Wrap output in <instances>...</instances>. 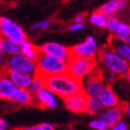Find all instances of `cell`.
Listing matches in <instances>:
<instances>
[{
	"label": "cell",
	"mask_w": 130,
	"mask_h": 130,
	"mask_svg": "<svg viewBox=\"0 0 130 130\" xmlns=\"http://www.w3.org/2000/svg\"><path fill=\"white\" fill-rule=\"evenodd\" d=\"M43 78L45 87L62 99L83 92L82 81L75 78L68 73Z\"/></svg>",
	"instance_id": "6da1fadb"
},
{
	"label": "cell",
	"mask_w": 130,
	"mask_h": 130,
	"mask_svg": "<svg viewBox=\"0 0 130 130\" xmlns=\"http://www.w3.org/2000/svg\"><path fill=\"white\" fill-rule=\"evenodd\" d=\"M96 61L100 69L112 71L119 76H126L130 68V64L116 54L109 46H103L98 51Z\"/></svg>",
	"instance_id": "7a4b0ae2"
},
{
	"label": "cell",
	"mask_w": 130,
	"mask_h": 130,
	"mask_svg": "<svg viewBox=\"0 0 130 130\" xmlns=\"http://www.w3.org/2000/svg\"><path fill=\"white\" fill-rule=\"evenodd\" d=\"M37 73L36 75L46 76L66 74L68 72V61L47 55L40 54L37 59Z\"/></svg>",
	"instance_id": "3957f363"
},
{
	"label": "cell",
	"mask_w": 130,
	"mask_h": 130,
	"mask_svg": "<svg viewBox=\"0 0 130 130\" xmlns=\"http://www.w3.org/2000/svg\"><path fill=\"white\" fill-rule=\"evenodd\" d=\"M98 67V65L96 60H91V59L72 56L68 60L67 73L78 80L82 81Z\"/></svg>",
	"instance_id": "277c9868"
},
{
	"label": "cell",
	"mask_w": 130,
	"mask_h": 130,
	"mask_svg": "<svg viewBox=\"0 0 130 130\" xmlns=\"http://www.w3.org/2000/svg\"><path fill=\"white\" fill-rule=\"evenodd\" d=\"M5 69L7 71H19L22 73L35 76L37 73V66L36 61L27 58L22 54L7 57Z\"/></svg>",
	"instance_id": "5b68a950"
},
{
	"label": "cell",
	"mask_w": 130,
	"mask_h": 130,
	"mask_svg": "<svg viewBox=\"0 0 130 130\" xmlns=\"http://www.w3.org/2000/svg\"><path fill=\"white\" fill-rule=\"evenodd\" d=\"M0 30L1 37L11 39L18 44H21L26 39L24 28L7 17H0Z\"/></svg>",
	"instance_id": "8992f818"
},
{
	"label": "cell",
	"mask_w": 130,
	"mask_h": 130,
	"mask_svg": "<svg viewBox=\"0 0 130 130\" xmlns=\"http://www.w3.org/2000/svg\"><path fill=\"white\" fill-rule=\"evenodd\" d=\"M104 77H103L102 71L99 67L94 70L91 74L87 76L82 80V89L88 98L98 96L101 89L106 85Z\"/></svg>",
	"instance_id": "52a82bcc"
},
{
	"label": "cell",
	"mask_w": 130,
	"mask_h": 130,
	"mask_svg": "<svg viewBox=\"0 0 130 130\" xmlns=\"http://www.w3.org/2000/svg\"><path fill=\"white\" fill-rule=\"evenodd\" d=\"M71 55L83 58L96 60L98 54V46L96 40L93 36H88L84 41L77 44L73 47H70Z\"/></svg>",
	"instance_id": "ba28073f"
},
{
	"label": "cell",
	"mask_w": 130,
	"mask_h": 130,
	"mask_svg": "<svg viewBox=\"0 0 130 130\" xmlns=\"http://www.w3.org/2000/svg\"><path fill=\"white\" fill-rule=\"evenodd\" d=\"M39 51L41 54L47 55V56H51L67 61L72 56L71 50L69 47H67L62 44L53 41L43 44L42 46H39Z\"/></svg>",
	"instance_id": "9c48e42d"
},
{
	"label": "cell",
	"mask_w": 130,
	"mask_h": 130,
	"mask_svg": "<svg viewBox=\"0 0 130 130\" xmlns=\"http://www.w3.org/2000/svg\"><path fill=\"white\" fill-rule=\"evenodd\" d=\"M125 114V104L122 103L121 105L111 108H105L100 112L96 117L101 121H103L107 127L111 128L116 124L121 121L122 117Z\"/></svg>",
	"instance_id": "30bf717a"
},
{
	"label": "cell",
	"mask_w": 130,
	"mask_h": 130,
	"mask_svg": "<svg viewBox=\"0 0 130 130\" xmlns=\"http://www.w3.org/2000/svg\"><path fill=\"white\" fill-rule=\"evenodd\" d=\"M87 99L88 96L84 92H81L64 99V104L66 108L69 111L76 114H80L87 112Z\"/></svg>",
	"instance_id": "8fae6325"
},
{
	"label": "cell",
	"mask_w": 130,
	"mask_h": 130,
	"mask_svg": "<svg viewBox=\"0 0 130 130\" xmlns=\"http://www.w3.org/2000/svg\"><path fill=\"white\" fill-rule=\"evenodd\" d=\"M18 89V87L10 79L7 70H1L0 71V99L11 101Z\"/></svg>",
	"instance_id": "7c38bea8"
},
{
	"label": "cell",
	"mask_w": 130,
	"mask_h": 130,
	"mask_svg": "<svg viewBox=\"0 0 130 130\" xmlns=\"http://www.w3.org/2000/svg\"><path fill=\"white\" fill-rule=\"evenodd\" d=\"M98 98L104 108H111L122 104L110 84L105 85V87L98 95Z\"/></svg>",
	"instance_id": "4fadbf2b"
},
{
	"label": "cell",
	"mask_w": 130,
	"mask_h": 130,
	"mask_svg": "<svg viewBox=\"0 0 130 130\" xmlns=\"http://www.w3.org/2000/svg\"><path fill=\"white\" fill-rule=\"evenodd\" d=\"M56 96L52 91L46 87L40 91L37 95H35V103L34 105L42 108L56 109L57 107V99Z\"/></svg>",
	"instance_id": "5bb4252c"
},
{
	"label": "cell",
	"mask_w": 130,
	"mask_h": 130,
	"mask_svg": "<svg viewBox=\"0 0 130 130\" xmlns=\"http://www.w3.org/2000/svg\"><path fill=\"white\" fill-rule=\"evenodd\" d=\"M107 46H110L113 51L117 55H118L121 58L130 64V44L122 42L117 37L110 36Z\"/></svg>",
	"instance_id": "9a60e30c"
},
{
	"label": "cell",
	"mask_w": 130,
	"mask_h": 130,
	"mask_svg": "<svg viewBox=\"0 0 130 130\" xmlns=\"http://www.w3.org/2000/svg\"><path fill=\"white\" fill-rule=\"evenodd\" d=\"M7 73H8L10 79L18 87V88L28 89L33 80V77H34V76L26 74V73H22L19 71H14V70L13 71H7Z\"/></svg>",
	"instance_id": "2e32d148"
},
{
	"label": "cell",
	"mask_w": 130,
	"mask_h": 130,
	"mask_svg": "<svg viewBox=\"0 0 130 130\" xmlns=\"http://www.w3.org/2000/svg\"><path fill=\"white\" fill-rule=\"evenodd\" d=\"M106 28L111 33L113 37H117L118 35L127 30L128 28H130V25L124 23L123 21L113 15L107 18Z\"/></svg>",
	"instance_id": "e0dca14e"
},
{
	"label": "cell",
	"mask_w": 130,
	"mask_h": 130,
	"mask_svg": "<svg viewBox=\"0 0 130 130\" xmlns=\"http://www.w3.org/2000/svg\"><path fill=\"white\" fill-rule=\"evenodd\" d=\"M0 53L4 56H15L20 54V44L8 39L7 37H0Z\"/></svg>",
	"instance_id": "ac0fdd59"
},
{
	"label": "cell",
	"mask_w": 130,
	"mask_h": 130,
	"mask_svg": "<svg viewBox=\"0 0 130 130\" xmlns=\"http://www.w3.org/2000/svg\"><path fill=\"white\" fill-rule=\"evenodd\" d=\"M11 101L15 104L23 105V106H29L34 105L35 103V96L29 92L28 89L18 88L12 98Z\"/></svg>",
	"instance_id": "d6986e66"
},
{
	"label": "cell",
	"mask_w": 130,
	"mask_h": 130,
	"mask_svg": "<svg viewBox=\"0 0 130 130\" xmlns=\"http://www.w3.org/2000/svg\"><path fill=\"white\" fill-rule=\"evenodd\" d=\"M20 54L31 60L37 61L41 53L39 51V46H35L31 41L26 39L25 41L20 44Z\"/></svg>",
	"instance_id": "ffe728a7"
},
{
	"label": "cell",
	"mask_w": 130,
	"mask_h": 130,
	"mask_svg": "<svg viewBox=\"0 0 130 130\" xmlns=\"http://www.w3.org/2000/svg\"><path fill=\"white\" fill-rule=\"evenodd\" d=\"M103 109H104V106H102V104L99 101L98 96L88 98V99H87V112L88 113L89 115L98 116L100 112H102Z\"/></svg>",
	"instance_id": "44dd1931"
},
{
	"label": "cell",
	"mask_w": 130,
	"mask_h": 130,
	"mask_svg": "<svg viewBox=\"0 0 130 130\" xmlns=\"http://www.w3.org/2000/svg\"><path fill=\"white\" fill-rule=\"evenodd\" d=\"M107 17L103 13H101L99 10L95 11L90 15L89 18V22L92 25L98 28H106V22H107Z\"/></svg>",
	"instance_id": "7402d4cb"
},
{
	"label": "cell",
	"mask_w": 130,
	"mask_h": 130,
	"mask_svg": "<svg viewBox=\"0 0 130 130\" xmlns=\"http://www.w3.org/2000/svg\"><path fill=\"white\" fill-rule=\"evenodd\" d=\"M45 81L42 76H38V75H35L33 77V80L31 82L30 86L28 87V90L34 96L37 95L40 91H42L45 88Z\"/></svg>",
	"instance_id": "603a6c76"
},
{
	"label": "cell",
	"mask_w": 130,
	"mask_h": 130,
	"mask_svg": "<svg viewBox=\"0 0 130 130\" xmlns=\"http://www.w3.org/2000/svg\"><path fill=\"white\" fill-rule=\"evenodd\" d=\"M117 2L118 0H109L106 3L103 4L101 7H99L98 10L103 13L105 15H106L107 18H110L115 15L116 9H117Z\"/></svg>",
	"instance_id": "cb8c5ba5"
},
{
	"label": "cell",
	"mask_w": 130,
	"mask_h": 130,
	"mask_svg": "<svg viewBox=\"0 0 130 130\" xmlns=\"http://www.w3.org/2000/svg\"><path fill=\"white\" fill-rule=\"evenodd\" d=\"M101 71H102L103 77H104L106 84H110V83L114 82V81H116L117 79H118V78L120 77L118 75H117L116 73H114V72H112V71L102 70V69H101Z\"/></svg>",
	"instance_id": "d4e9b609"
},
{
	"label": "cell",
	"mask_w": 130,
	"mask_h": 130,
	"mask_svg": "<svg viewBox=\"0 0 130 130\" xmlns=\"http://www.w3.org/2000/svg\"><path fill=\"white\" fill-rule=\"evenodd\" d=\"M89 126L94 130H104L107 127V126H106V124L103 121H101L100 119H98V117L90 121Z\"/></svg>",
	"instance_id": "484cf974"
},
{
	"label": "cell",
	"mask_w": 130,
	"mask_h": 130,
	"mask_svg": "<svg viewBox=\"0 0 130 130\" xmlns=\"http://www.w3.org/2000/svg\"><path fill=\"white\" fill-rule=\"evenodd\" d=\"M50 26V21L47 19L40 20L32 26L33 30H46Z\"/></svg>",
	"instance_id": "4316f807"
},
{
	"label": "cell",
	"mask_w": 130,
	"mask_h": 130,
	"mask_svg": "<svg viewBox=\"0 0 130 130\" xmlns=\"http://www.w3.org/2000/svg\"><path fill=\"white\" fill-rule=\"evenodd\" d=\"M84 26H85L84 23H76V22H74V23H72L71 25L68 26L67 30L76 32V31H80L81 29H83Z\"/></svg>",
	"instance_id": "83f0119b"
},
{
	"label": "cell",
	"mask_w": 130,
	"mask_h": 130,
	"mask_svg": "<svg viewBox=\"0 0 130 130\" xmlns=\"http://www.w3.org/2000/svg\"><path fill=\"white\" fill-rule=\"evenodd\" d=\"M126 3H127V0H118L117 6V9H116L115 15H118L126 8Z\"/></svg>",
	"instance_id": "f1b7e54d"
},
{
	"label": "cell",
	"mask_w": 130,
	"mask_h": 130,
	"mask_svg": "<svg viewBox=\"0 0 130 130\" xmlns=\"http://www.w3.org/2000/svg\"><path fill=\"white\" fill-rule=\"evenodd\" d=\"M111 130H128V126L126 122L121 120L117 124H116L114 126H112Z\"/></svg>",
	"instance_id": "f546056e"
},
{
	"label": "cell",
	"mask_w": 130,
	"mask_h": 130,
	"mask_svg": "<svg viewBox=\"0 0 130 130\" xmlns=\"http://www.w3.org/2000/svg\"><path fill=\"white\" fill-rule=\"evenodd\" d=\"M41 130H56L55 126L50 123H43L40 125Z\"/></svg>",
	"instance_id": "4dcf8cb0"
},
{
	"label": "cell",
	"mask_w": 130,
	"mask_h": 130,
	"mask_svg": "<svg viewBox=\"0 0 130 130\" xmlns=\"http://www.w3.org/2000/svg\"><path fill=\"white\" fill-rule=\"evenodd\" d=\"M7 57H6V56L2 55L0 53V71L5 69V66H6V62H7Z\"/></svg>",
	"instance_id": "1f68e13d"
},
{
	"label": "cell",
	"mask_w": 130,
	"mask_h": 130,
	"mask_svg": "<svg viewBox=\"0 0 130 130\" xmlns=\"http://www.w3.org/2000/svg\"><path fill=\"white\" fill-rule=\"evenodd\" d=\"M8 128V123L3 118H0V130H7Z\"/></svg>",
	"instance_id": "d6a6232c"
},
{
	"label": "cell",
	"mask_w": 130,
	"mask_h": 130,
	"mask_svg": "<svg viewBox=\"0 0 130 130\" xmlns=\"http://www.w3.org/2000/svg\"><path fill=\"white\" fill-rule=\"evenodd\" d=\"M19 130H41V127H40V125H37V126L21 127V128H19Z\"/></svg>",
	"instance_id": "836d02e7"
},
{
	"label": "cell",
	"mask_w": 130,
	"mask_h": 130,
	"mask_svg": "<svg viewBox=\"0 0 130 130\" xmlns=\"http://www.w3.org/2000/svg\"><path fill=\"white\" fill-rule=\"evenodd\" d=\"M74 21L76 22V23H83V22L85 21V15H76V18H75Z\"/></svg>",
	"instance_id": "e575fe53"
},
{
	"label": "cell",
	"mask_w": 130,
	"mask_h": 130,
	"mask_svg": "<svg viewBox=\"0 0 130 130\" xmlns=\"http://www.w3.org/2000/svg\"><path fill=\"white\" fill-rule=\"evenodd\" d=\"M125 113L130 117V103L125 104Z\"/></svg>",
	"instance_id": "d590c367"
},
{
	"label": "cell",
	"mask_w": 130,
	"mask_h": 130,
	"mask_svg": "<svg viewBox=\"0 0 130 130\" xmlns=\"http://www.w3.org/2000/svg\"><path fill=\"white\" fill-rule=\"evenodd\" d=\"M125 78H126V80L127 81V82L130 84V68L128 69L127 73H126V76H125Z\"/></svg>",
	"instance_id": "8d00e7d4"
},
{
	"label": "cell",
	"mask_w": 130,
	"mask_h": 130,
	"mask_svg": "<svg viewBox=\"0 0 130 130\" xmlns=\"http://www.w3.org/2000/svg\"><path fill=\"white\" fill-rule=\"evenodd\" d=\"M104 130H111V128H109V127H106V129H104Z\"/></svg>",
	"instance_id": "74e56055"
},
{
	"label": "cell",
	"mask_w": 130,
	"mask_h": 130,
	"mask_svg": "<svg viewBox=\"0 0 130 130\" xmlns=\"http://www.w3.org/2000/svg\"><path fill=\"white\" fill-rule=\"evenodd\" d=\"M0 37H1V30H0Z\"/></svg>",
	"instance_id": "f35d334b"
},
{
	"label": "cell",
	"mask_w": 130,
	"mask_h": 130,
	"mask_svg": "<svg viewBox=\"0 0 130 130\" xmlns=\"http://www.w3.org/2000/svg\"><path fill=\"white\" fill-rule=\"evenodd\" d=\"M13 130H19V129H13Z\"/></svg>",
	"instance_id": "ab89813d"
}]
</instances>
